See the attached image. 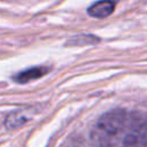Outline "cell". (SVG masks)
Listing matches in <instances>:
<instances>
[{
	"mask_svg": "<svg viewBox=\"0 0 147 147\" xmlns=\"http://www.w3.org/2000/svg\"><path fill=\"white\" fill-rule=\"evenodd\" d=\"M99 147H147V113L118 109L102 115L91 132Z\"/></svg>",
	"mask_w": 147,
	"mask_h": 147,
	"instance_id": "6da1fadb",
	"label": "cell"
},
{
	"mask_svg": "<svg viewBox=\"0 0 147 147\" xmlns=\"http://www.w3.org/2000/svg\"><path fill=\"white\" fill-rule=\"evenodd\" d=\"M115 9V2L113 1H101L92 5L88 8V14L96 18H103L109 16Z\"/></svg>",
	"mask_w": 147,
	"mask_h": 147,
	"instance_id": "7a4b0ae2",
	"label": "cell"
},
{
	"mask_svg": "<svg viewBox=\"0 0 147 147\" xmlns=\"http://www.w3.org/2000/svg\"><path fill=\"white\" fill-rule=\"evenodd\" d=\"M47 71V68L44 67H36V68H31L29 70L22 71L18 74V76L15 77V79L20 83H28L32 79H37L39 77H41L42 75H45Z\"/></svg>",
	"mask_w": 147,
	"mask_h": 147,
	"instance_id": "3957f363",
	"label": "cell"
},
{
	"mask_svg": "<svg viewBox=\"0 0 147 147\" xmlns=\"http://www.w3.org/2000/svg\"><path fill=\"white\" fill-rule=\"evenodd\" d=\"M26 121H29V116H26L25 113L13 111L11 114L8 115V117L6 119V126L9 129L17 127V126H21L22 124H24Z\"/></svg>",
	"mask_w": 147,
	"mask_h": 147,
	"instance_id": "277c9868",
	"label": "cell"
}]
</instances>
